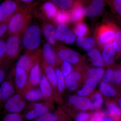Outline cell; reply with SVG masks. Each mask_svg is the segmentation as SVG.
Masks as SVG:
<instances>
[{
	"instance_id": "obj_1",
	"label": "cell",
	"mask_w": 121,
	"mask_h": 121,
	"mask_svg": "<svg viewBox=\"0 0 121 121\" xmlns=\"http://www.w3.org/2000/svg\"><path fill=\"white\" fill-rule=\"evenodd\" d=\"M32 18V12L29 8L22 5L18 11L8 21V35H19L22 36Z\"/></svg>"
},
{
	"instance_id": "obj_2",
	"label": "cell",
	"mask_w": 121,
	"mask_h": 121,
	"mask_svg": "<svg viewBox=\"0 0 121 121\" xmlns=\"http://www.w3.org/2000/svg\"><path fill=\"white\" fill-rule=\"evenodd\" d=\"M31 22L21 36V43L26 52H35L39 50L41 42L40 27L38 24Z\"/></svg>"
},
{
	"instance_id": "obj_3",
	"label": "cell",
	"mask_w": 121,
	"mask_h": 121,
	"mask_svg": "<svg viewBox=\"0 0 121 121\" xmlns=\"http://www.w3.org/2000/svg\"><path fill=\"white\" fill-rule=\"evenodd\" d=\"M40 63L43 72L52 87L55 101L59 104H62L63 99L60 95L58 91L57 76L55 69L52 66L47 64L43 59V57Z\"/></svg>"
},
{
	"instance_id": "obj_4",
	"label": "cell",
	"mask_w": 121,
	"mask_h": 121,
	"mask_svg": "<svg viewBox=\"0 0 121 121\" xmlns=\"http://www.w3.org/2000/svg\"><path fill=\"white\" fill-rule=\"evenodd\" d=\"M84 16L96 18L104 12L107 4L106 0H82Z\"/></svg>"
},
{
	"instance_id": "obj_5",
	"label": "cell",
	"mask_w": 121,
	"mask_h": 121,
	"mask_svg": "<svg viewBox=\"0 0 121 121\" xmlns=\"http://www.w3.org/2000/svg\"><path fill=\"white\" fill-rule=\"evenodd\" d=\"M115 30L113 24L108 22L101 25L98 29L96 33V39L101 47H104L114 40Z\"/></svg>"
},
{
	"instance_id": "obj_6",
	"label": "cell",
	"mask_w": 121,
	"mask_h": 121,
	"mask_svg": "<svg viewBox=\"0 0 121 121\" xmlns=\"http://www.w3.org/2000/svg\"><path fill=\"white\" fill-rule=\"evenodd\" d=\"M21 36L19 35H8L6 43V51L2 59H5L7 62L13 60L19 54L21 43Z\"/></svg>"
},
{
	"instance_id": "obj_7",
	"label": "cell",
	"mask_w": 121,
	"mask_h": 121,
	"mask_svg": "<svg viewBox=\"0 0 121 121\" xmlns=\"http://www.w3.org/2000/svg\"><path fill=\"white\" fill-rule=\"evenodd\" d=\"M54 48L56 56L60 62L65 61L72 65H78L82 62L79 54L71 49L62 46H56Z\"/></svg>"
},
{
	"instance_id": "obj_8",
	"label": "cell",
	"mask_w": 121,
	"mask_h": 121,
	"mask_svg": "<svg viewBox=\"0 0 121 121\" xmlns=\"http://www.w3.org/2000/svg\"><path fill=\"white\" fill-rule=\"evenodd\" d=\"M21 5L17 0H5L0 4V22H8Z\"/></svg>"
},
{
	"instance_id": "obj_9",
	"label": "cell",
	"mask_w": 121,
	"mask_h": 121,
	"mask_svg": "<svg viewBox=\"0 0 121 121\" xmlns=\"http://www.w3.org/2000/svg\"><path fill=\"white\" fill-rule=\"evenodd\" d=\"M42 57V51L40 49L35 52H26L18 59L16 67L22 68L29 73L32 67Z\"/></svg>"
},
{
	"instance_id": "obj_10",
	"label": "cell",
	"mask_w": 121,
	"mask_h": 121,
	"mask_svg": "<svg viewBox=\"0 0 121 121\" xmlns=\"http://www.w3.org/2000/svg\"><path fill=\"white\" fill-rule=\"evenodd\" d=\"M42 73L39 86L43 95L44 104L48 108H52L55 101L53 91L45 75L43 72Z\"/></svg>"
},
{
	"instance_id": "obj_11",
	"label": "cell",
	"mask_w": 121,
	"mask_h": 121,
	"mask_svg": "<svg viewBox=\"0 0 121 121\" xmlns=\"http://www.w3.org/2000/svg\"><path fill=\"white\" fill-rule=\"evenodd\" d=\"M41 60H38L30 70L29 73L27 84L22 93V96L27 91L37 87L39 85L41 74L40 70Z\"/></svg>"
},
{
	"instance_id": "obj_12",
	"label": "cell",
	"mask_w": 121,
	"mask_h": 121,
	"mask_svg": "<svg viewBox=\"0 0 121 121\" xmlns=\"http://www.w3.org/2000/svg\"><path fill=\"white\" fill-rule=\"evenodd\" d=\"M26 105L27 103L24 98L17 93L7 99L5 107L9 112L19 113L23 110Z\"/></svg>"
},
{
	"instance_id": "obj_13",
	"label": "cell",
	"mask_w": 121,
	"mask_h": 121,
	"mask_svg": "<svg viewBox=\"0 0 121 121\" xmlns=\"http://www.w3.org/2000/svg\"><path fill=\"white\" fill-rule=\"evenodd\" d=\"M56 36L57 40L67 44L73 43L76 40L74 33L64 24H59L56 26Z\"/></svg>"
},
{
	"instance_id": "obj_14",
	"label": "cell",
	"mask_w": 121,
	"mask_h": 121,
	"mask_svg": "<svg viewBox=\"0 0 121 121\" xmlns=\"http://www.w3.org/2000/svg\"><path fill=\"white\" fill-rule=\"evenodd\" d=\"M49 112V108L43 103L32 102L29 106L28 110L27 111L25 117L28 121L33 120Z\"/></svg>"
},
{
	"instance_id": "obj_15",
	"label": "cell",
	"mask_w": 121,
	"mask_h": 121,
	"mask_svg": "<svg viewBox=\"0 0 121 121\" xmlns=\"http://www.w3.org/2000/svg\"><path fill=\"white\" fill-rule=\"evenodd\" d=\"M42 51V57L48 65L55 68L60 64L52 45L48 43L44 44Z\"/></svg>"
},
{
	"instance_id": "obj_16",
	"label": "cell",
	"mask_w": 121,
	"mask_h": 121,
	"mask_svg": "<svg viewBox=\"0 0 121 121\" xmlns=\"http://www.w3.org/2000/svg\"><path fill=\"white\" fill-rule=\"evenodd\" d=\"M28 74V73L23 68L16 67L15 70V83L17 94L22 95L27 84Z\"/></svg>"
},
{
	"instance_id": "obj_17",
	"label": "cell",
	"mask_w": 121,
	"mask_h": 121,
	"mask_svg": "<svg viewBox=\"0 0 121 121\" xmlns=\"http://www.w3.org/2000/svg\"><path fill=\"white\" fill-rule=\"evenodd\" d=\"M42 32L48 43L55 46L58 40L56 36V28L54 25L48 21H44L42 24Z\"/></svg>"
},
{
	"instance_id": "obj_18",
	"label": "cell",
	"mask_w": 121,
	"mask_h": 121,
	"mask_svg": "<svg viewBox=\"0 0 121 121\" xmlns=\"http://www.w3.org/2000/svg\"><path fill=\"white\" fill-rule=\"evenodd\" d=\"M68 102L69 104L80 110L86 111L90 108V100L86 97L70 95L68 98Z\"/></svg>"
},
{
	"instance_id": "obj_19",
	"label": "cell",
	"mask_w": 121,
	"mask_h": 121,
	"mask_svg": "<svg viewBox=\"0 0 121 121\" xmlns=\"http://www.w3.org/2000/svg\"><path fill=\"white\" fill-rule=\"evenodd\" d=\"M41 9L44 21H53L59 9L50 0L44 3Z\"/></svg>"
},
{
	"instance_id": "obj_20",
	"label": "cell",
	"mask_w": 121,
	"mask_h": 121,
	"mask_svg": "<svg viewBox=\"0 0 121 121\" xmlns=\"http://www.w3.org/2000/svg\"><path fill=\"white\" fill-rule=\"evenodd\" d=\"M82 78L81 74L78 71H73L65 78V85L69 91H74L78 88Z\"/></svg>"
},
{
	"instance_id": "obj_21",
	"label": "cell",
	"mask_w": 121,
	"mask_h": 121,
	"mask_svg": "<svg viewBox=\"0 0 121 121\" xmlns=\"http://www.w3.org/2000/svg\"><path fill=\"white\" fill-rule=\"evenodd\" d=\"M70 16L71 22H81L84 16V9L82 0H77L74 6L68 12Z\"/></svg>"
},
{
	"instance_id": "obj_22",
	"label": "cell",
	"mask_w": 121,
	"mask_h": 121,
	"mask_svg": "<svg viewBox=\"0 0 121 121\" xmlns=\"http://www.w3.org/2000/svg\"><path fill=\"white\" fill-rule=\"evenodd\" d=\"M87 56L90 59L91 63L95 67H103L105 62L102 54L97 48H93L88 51Z\"/></svg>"
},
{
	"instance_id": "obj_23",
	"label": "cell",
	"mask_w": 121,
	"mask_h": 121,
	"mask_svg": "<svg viewBox=\"0 0 121 121\" xmlns=\"http://www.w3.org/2000/svg\"><path fill=\"white\" fill-rule=\"evenodd\" d=\"M15 89L12 82L5 81L2 83L0 87L1 99L5 101L8 99L15 93Z\"/></svg>"
},
{
	"instance_id": "obj_24",
	"label": "cell",
	"mask_w": 121,
	"mask_h": 121,
	"mask_svg": "<svg viewBox=\"0 0 121 121\" xmlns=\"http://www.w3.org/2000/svg\"><path fill=\"white\" fill-rule=\"evenodd\" d=\"M76 42L78 46L86 51H89L94 48L95 43V39L92 36L78 37Z\"/></svg>"
},
{
	"instance_id": "obj_25",
	"label": "cell",
	"mask_w": 121,
	"mask_h": 121,
	"mask_svg": "<svg viewBox=\"0 0 121 121\" xmlns=\"http://www.w3.org/2000/svg\"><path fill=\"white\" fill-rule=\"evenodd\" d=\"M97 84V82L91 78H88L83 87L78 91L77 93L78 95L81 97H86L89 95L95 89Z\"/></svg>"
},
{
	"instance_id": "obj_26",
	"label": "cell",
	"mask_w": 121,
	"mask_h": 121,
	"mask_svg": "<svg viewBox=\"0 0 121 121\" xmlns=\"http://www.w3.org/2000/svg\"><path fill=\"white\" fill-rule=\"evenodd\" d=\"M23 97L27 101L31 102L36 101L43 99L41 90L38 87L27 91L24 95Z\"/></svg>"
},
{
	"instance_id": "obj_27",
	"label": "cell",
	"mask_w": 121,
	"mask_h": 121,
	"mask_svg": "<svg viewBox=\"0 0 121 121\" xmlns=\"http://www.w3.org/2000/svg\"><path fill=\"white\" fill-rule=\"evenodd\" d=\"M60 9L69 12L74 6L77 0H50Z\"/></svg>"
},
{
	"instance_id": "obj_28",
	"label": "cell",
	"mask_w": 121,
	"mask_h": 121,
	"mask_svg": "<svg viewBox=\"0 0 121 121\" xmlns=\"http://www.w3.org/2000/svg\"><path fill=\"white\" fill-rule=\"evenodd\" d=\"M99 89L101 94L105 97H111L117 95V91L109 83L102 81L100 83Z\"/></svg>"
},
{
	"instance_id": "obj_29",
	"label": "cell",
	"mask_w": 121,
	"mask_h": 121,
	"mask_svg": "<svg viewBox=\"0 0 121 121\" xmlns=\"http://www.w3.org/2000/svg\"><path fill=\"white\" fill-rule=\"evenodd\" d=\"M105 70L102 67L90 68L87 70V74L89 78L98 82L102 78Z\"/></svg>"
},
{
	"instance_id": "obj_30",
	"label": "cell",
	"mask_w": 121,
	"mask_h": 121,
	"mask_svg": "<svg viewBox=\"0 0 121 121\" xmlns=\"http://www.w3.org/2000/svg\"><path fill=\"white\" fill-rule=\"evenodd\" d=\"M53 21L58 24H66L71 22L70 16L69 13L60 9H59Z\"/></svg>"
},
{
	"instance_id": "obj_31",
	"label": "cell",
	"mask_w": 121,
	"mask_h": 121,
	"mask_svg": "<svg viewBox=\"0 0 121 121\" xmlns=\"http://www.w3.org/2000/svg\"><path fill=\"white\" fill-rule=\"evenodd\" d=\"M54 68L57 76L58 91L60 95L62 98V95L64 92L66 87L65 78L62 73L60 69L58 67V66Z\"/></svg>"
},
{
	"instance_id": "obj_32",
	"label": "cell",
	"mask_w": 121,
	"mask_h": 121,
	"mask_svg": "<svg viewBox=\"0 0 121 121\" xmlns=\"http://www.w3.org/2000/svg\"><path fill=\"white\" fill-rule=\"evenodd\" d=\"M91 101L90 109L98 110L101 108L103 104V99L101 93L97 92L95 93L90 99Z\"/></svg>"
},
{
	"instance_id": "obj_33",
	"label": "cell",
	"mask_w": 121,
	"mask_h": 121,
	"mask_svg": "<svg viewBox=\"0 0 121 121\" xmlns=\"http://www.w3.org/2000/svg\"><path fill=\"white\" fill-rule=\"evenodd\" d=\"M73 32L78 37H85L89 33V28L86 24L81 21L76 25Z\"/></svg>"
},
{
	"instance_id": "obj_34",
	"label": "cell",
	"mask_w": 121,
	"mask_h": 121,
	"mask_svg": "<svg viewBox=\"0 0 121 121\" xmlns=\"http://www.w3.org/2000/svg\"><path fill=\"white\" fill-rule=\"evenodd\" d=\"M112 13L121 18V0H106Z\"/></svg>"
},
{
	"instance_id": "obj_35",
	"label": "cell",
	"mask_w": 121,
	"mask_h": 121,
	"mask_svg": "<svg viewBox=\"0 0 121 121\" xmlns=\"http://www.w3.org/2000/svg\"><path fill=\"white\" fill-rule=\"evenodd\" d=\"M107 106L108 114L111 117L117 119L121 117V109L114 103H108Z\"/></svg>"
},
{
	"instance_id": "obj_36",
	"label": "cell",
	"mask_w": 121,
	"mask_h": 121,
	"mask_svg": "<svg viewBox=\"0 0 121 121\" xmlns=\"http://www.w3.org/2000/svg\"><path fill=\"white\" fill-rule=\"evenodd\" d=\"M103 48L102 52L111 56H114L117 52V44L114 41L106 44Z\"/></svg>"
},
{
	"instance_id": "obj_37",
	"label": "cell",
	"mask_w": 121,
	"mask_h": 121,
	"mask_svg": "<svg viewBox=\"0 0 121 121\" xmlns=\"http://www.w3.org/2000/svg\"><path fill=\"white\" fill-rule=\"evenodd\" d=\"M58 115L49 111L35 118L34 121H58Z\"/></svg>"
},
{
	"instance_id": "obj_38",
	"label": "cell",
	"mask_w": 121,
	"mask_h": 121,
	"mask_svg": "<svg viewBox=\"0 0 121 121\" xmlns=\"http://www.w3.org/2000/svg\"><path fill=\"white\" fill-rule=\"evenodd\" d=\"M61 70L64 76L66 78L73 71V67L71 64L65 61H61Z\"/></svg>"
},
{
	"instance_id": "obj_39",
	"label": "cell",
	"mask_w": 121,
	"mask_h": 121,
	"mask_svg": "<svg viewBox=\"0 0 121 121\" xmlns=\"http://www.w3.org/2000/svg\"><path fill=\"white\" fill-rule=\"evenodd\" d=\"M115 30V36L114 42L117 44V52H121V29L113 24Z\"/></svg>"
},
{
	"instance_id": "obj_40",
	"label": "cell",
	"mask_w": 121,
	"mask_h": 121,
	"mask_svg": "<svg viewBox=\"0 0 121 121\" xmlns=\"http://www.w3.org/2000/svg\"><path fill=\"white\" fill-rule=\"evenodd\" d=\"M3 121H24L23 118L19 113H11L7 114Z\"/></svg>"
},
{
	"instance_id": "obj_41",
	"label": "cell",
	"mask_w": 121,
	"mask_h": 121,
	"mask_svg": "<svg viewBox=\"0 0 121 121\" xmlns=\"http://www.w3.org/2000/svg\"><path fill=\"white\" fill-rule=\"evenodd\" d=\"M121 82V70H113V75L111 82L118 84Z\"/></svg>"
},
{
	"instance_id": "obj_42",
	"label": "cell",
	"mask_w": 121,
	"mask_h": 121,
	"mask_svg": "<svg viewBox=\"0 0 121 121\" xmlns=\"http://www.w3.org/2000/svg\"><path fill=\"white\" fill-rule=\"evenodd\" d=\"M113 75V70L108 69L104 73L103 77V81L106 82H111L112 81Z\"/></svg>"
},
{
	"instance_id": "obj_43",
	"label": "cell",
	"mask_w": 121,
	"mask_h": 121,
	"mask_svg": "<svg viewBox=\"0 0 121 121\" xmlns=\"http://www.w3.org/2000/svg\"><path fill=\"white\" fill-rule=\"evenodd\" d=\"M102 55L105 63L108 65H111L114 62V56L107 55L102 52Z\"/></svg>"
},
{
	"instance_id": "obj_44",
	"label": "cell",
	"mask_w": 121,
	"mask_h": 121,
	"mask_svg": "<svg viewBox=\"0 0 121 121\" xmlns=\"http://www.w3.org/2000/svg\"><path fill=\"white\" fill-rule=\"evenodd\" d=\"M105 115L104 112L98 111L93 115L89 121H102Z\"/></svg>"
},
{
	"instance_id": "obj_45",
	"label": "cell",
	"mask_w": 121,
	"mask_h": 121,
	"mask_svg": "<svg viewBox=\"0 0 121 121\" xmlns=\"http://www.w3.org/2000/svg\"><path fill=\"white\" fill-rule=\"evenodd\" d=\"M90 118V115L88 113L81 112L78 114L76 121H88Z\"/></svg>"
},
{
	"instance_id": "obj_46",
	"label": "cell",
	"mask_w": 121,
	"mask_h": 121,
	"mask_svg": "<svg viewBox=\"0 0 121 121\" xmlns=\"http://www.w3.org/2000/svg\"><path fill=\"white\" fill-rule=\"evenodd\" d=\"M6 51L5 41L2 39H0V61L4 56Z\"/></svg>"
},
{
	"instance_id": "obj_47",
	"label": "cell",
	"mask_w": 121,
	"mask_h": 121,
	"mask_svg": "<svg viewBox=\"0 0 121 121\" xmlns=\"http://www.w3.org/2000/svg\"><path fill=\"white\" fill-rule=\"evenodd\" d=\"M8 31V22H0V38Z\"/></svg>"
},
{
	"instance_id": "obj_48",
	"label": "cell",
	"mask_w": 121,
	"mask_h": 121,
	"mask_svg": "<svg viewBox=\"0 0 121 121\" xmlns=\"http://www.w3.org/2000/svg\"><path fill=\"white\" fill-rule=\"evenodd\" d=\"M5 73L4 70L2 67H0V83L4 79Z\"/></svg>"
},
{
	"instance_id": "obj_49",
	"label": "cell",
	"mask_w": 121,
	"mask_h": 121,
	"mask_svg": "<svg viewBox=\"0 0 121 121\" xmlns=\"http://www.w3.org/2000/svg\"><path fill=\"white\" fill-rule=\"evenodd\" d=\"M18 1L24 2L25 3H29L34 1L35 0H17Z\"/></svg>"
},
{
	"instance_id": "obj_50",
	"label": "cell",
	"mask_w": 121,
	"mask_h": 121,
	"mask_svg": "<svg viewBox=\"0 0 121 121\" xmlns=\"http://www.w3.org/2000/svg\"><path fill=\"white\" fill-rule=\"evenodd\" d=\"M102 121H114L112 119H111L109 118L105 117L103 119Z\"/></svg>"
},
{
	"instance_id": "obj_51",
	"label": "cell",
	"mask_w": 121,
	"mask_h": 121,
	"mask_svg": "<svg viewBox=\"0 0 121 121\" xmlns=\"http://www.w3.org/2000/svg\"><path fill=\"white\" fill-rule=\"evenodd\" d=\"M118 104L119 108L121 109V98H119V99H118Z\"/></svg>"
},
{
	"instance_id": "obj_52",
	"label": "cell",
	"mask_w": 121,
	"mask_h": 121,
	"mask_svg": "<svg viewBox=\"0 0 121 121\" xmlns=\"http://www.w3.org/2000/svg\"><path fill=\"white\" fill-rule=\"evenodd\" d=\"M1 99V94L0 93V99Z\"/></svg>"
}]
</instances>
